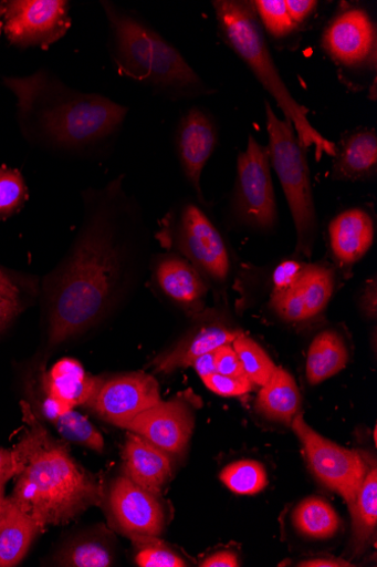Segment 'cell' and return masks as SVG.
Masks as SVG:
<instances>
[{
    "label": "cell",
    "instance_id": "obj_38",
    "mask_svg": "<svg viewBox=\"0 0 377 567\" xmlns=\"http://www.w3.org/2000/svg\"><path fill=\"white\" fill-rule=\"evenodd\" d=\"M287 12L292 21L301 28L318 8L315 0H285Z\"/></svg>",
    "mask_w": 377,
    "mask_h": 567
},
{
    "label": "cell",
    "instance_id": "obj_44",
    "mask_svg": "<svg viewBox=\"0 0 377 567\" xmlns=\"http://www.w3.org/2000/svg\"><path fill=\"white\" fill-rule=\"evenodd\" d=\"M301 567H350L352 563L335 557H316L302 560L297 564Z\"/></svg>",
    "mask_w": 377,
    "mask_h": 567
},
{
    "label": "cell",
    "instance_id": "obj_20",
    "mask_svg": "<svg viewBox=\"0 0 377 567\" xmlns=\"http://www.w3.org/2000/svg\"><path fill=\"white\" fill-rule=\"evenodd\" d=\"M124 462L125 476L155 496L172 476L170 454L132 432L127 435Z\"/></svg>",
    "mask_w": 377,
    "mask_h": 567
},
{
    "label": "cell",
    "instance_id": "obj_7",
    "mask_svg": "<svg viewBox=\"0 0 377 567\" xmlns=\"http://www.w3.org/2000/svg\"><path fill=\"white\" fill-rule=\"evenodd\" d=\"M172 252L185 257L208 285L224 288L233 266L228 239L201 206L181 203L165 218L156 235Z\"/></svg>",
    "mask_w": 377,
    "mask_h": 567
},
{
    "label": "cell",
    "instance_id": "obj_37",
    "mask_svg": "<svg viewBox=\"0 0 377 567\" xmlns=\"http://www.w3.org/2000/svg\"><path fill=\"white\" fill-rule=\"evenodd\" d=\"M305 266L306 264L297 260L281 262L273 272V293L289 290L299 280Z\"/></svg>",
    "mask_w": 377,
    "mask_h": 567
},
{
    "label": "cell",
    "instance_id": "obj_34",
    "mask_svg": "<svg viewBox=\"0 0 377 567\" xmlns=\"http://www.w3.org/2000/svg\"><path fill=\"white\" fill-rule=\"evenodd\" d=\"M28 196V188L21 173L0 167V217L18 213Z\"/></svg>",
    "mask_w": 377,
    "mask_h": 567
},
{
    "label": "cell",
    "instance_id": "obj_40",
    "mask_svg": "<svg viewBox=\"0 0 377 567\" xmlns=\"http://www.w3.org/2000/svg\"><path fill=\"white\" fill-rule=\"evenodd\" d=\"M20 312V301L0 295V332H2L10 322Z\"/></svg>",
    "mask_w": 377,
    "mask_h": 567
},
{
    "label": "cell",
    "instance_id": "obj_9",
    "mask_svg": "<svg viewBox=\"0 0 377 567\" xmlns=\"http://www.w3.org/2000/svg\"><path fill=\"white\" fill-rule=\"evenodd\" d=\"M291 426L304 447L312 473L350 507L368 472L363 453L321 436L305 423L302 414L295 416Z\"/></svg>",
    "mask_w": 377,
    "mask_h": 567
},
{
    "label": "cell",
    "instance_id": "obj_36",
    "mask_svg": "<svg viewBox=\"0 0 377 567\" xmlns=\"http://www.w3.org/2000/svg\"><path fill=\"white\" fill-rule=\"evenodd\" d=\"M231 344H224L213 351L217 373L233 378H247L241 360Z\"/></svg>",
    "mask_w": 377,
    "mask_h": 567
},
{
    "label": "cell",
    "instance_id": "obj_2",
    "mask_svg": "<svg viewBox=\"0 0 377 567\" xmlns=\"http://www.w3.org/2000/svg\"><path fill=\"white\" fill-rule=\"evenodd\" d=\"M18 100L21 132L30 142L64 151L93 146L116 135L129 110L97 93L77 91L40 70L27 78H4Z\"/></svg>",
    "mask_w": 377,
    "mask_h": 567
},
{
    "label": "cell",
    "instance_id": "obj_14",
    "mask_svg": "<svg viewBox=\"0 0 377 567\" xmlns=\"http://www.w3.org/2000/svg\"><path fill=\"white\" fill-rule=\"evenodd\" d=\"M112 517L128 537H158L164 533L166 513L157 496L126 476L118 477L109 493Z\"/></svg>",
    "mask_w": 377,
    "mask_h": 567
},
{
    "label": "cell",
    "instance_id": "obj_27",
    "mask_svg": "<svg viewBox=\"0 0 377 567\" xmlns=\"http://www.w3.org/2000/svg\"><path fill=\"white\" fill-rule=\"evenodd\" d=\"M353 519L355 554H363L375 540L377 526V471H368L349 507Z\"/></svg>",
    "mask_w": 377,
    "mask_h": 567
},
{
    "label": "cell",
    "instance_id": "obj_19",
    "mask_svg": "<svg viewBox=\"0 0 377 567\" xmlns=\"http://www.w3.org/2000/svg\"><path fill=\"white\" fill-rule=\"evenodd\" d=\"M333 259L341 269H350L368 252L375 239V220L363 208L337 215L329 225Z\"/></svg>",
    "mask_w": 377,
    "mask_h": 567
},
{
    "label": "cell",
    "instance_id": "obj_32",
    "mask_svg": "<svg viewBox=\"0 0 377 567\" xmlns=\"http://www.w3.org/2000/svg\"><path fill=\"white\" fill-rule=\"evenodd\" d=\"M113 554L98 540L78 542L65 549L59 557L60 566L107 567L113 565Z\"/></svg>",
    "mask_w": 377,
    "mask_h": 567
},
{
    "label": "cell",
    "instance_id": "obj_17",
    "mask_svg": "<svg viewBox=\"0 0 377 567\" xmlns=\"http://www.w3.org/2000/svg\"><path fill=\"white\" fill-rule=\"evenodd\" d=\"M241 333L219 318L206 315L174 348L155 359V369L157 372L170 374L190 368L197 358L224 344H231Z\"/></svg>",
    "mask_w": 377,
    "mask_h": 567
},
{
    "label": "cell",
    "instance_id": "obj_5",
    "mask_svg": "<svg viewBox=\"0 0 377 567\" xmlns=\"http://www.w3.org/2000/svg\"><path fill=\"white\" fill-rule=\"evenodd\" d=\"M219 35L247 65L261 86L275 100L301 143L314 146L317 157H335L337 145L312 126L307 111L292 95L272 55L265 32L252 2L248 0H212Z\"/></svg>",
    "mask_w": 377,
    "mask_h": 567
},
{
    "label": "cell",
    "instance_id": "obj_13",
    "mask_svg": "<svg viewBox=\"0 0 377 567\" xmlns=\"http://www.w3.org/2000/svg\"><path fill=\"white\" fill-rule=\"evenodd\" d=\"M335 288L336 275L333 268L321 264L306 265L289 290L272 295L271 307L284 322H306L325 311Z\"/></svg>",
    "mask_w": 377,
    "mask_h": 567
},
{
    "label": "cell",
    "instance_id": "obj_6",
    "mask_svg": "<svg viewBox=\"0 0 377 567\" xmlns=\"http://www.w3.org/2000/svg\"><path fill=\"white\" fill-rule=\"evenodd\" d=\"M269 157L283 187L296 230V254L310 257L318 233L306 147L286 120H281L264 100Z\"/></svg>",
    "mask_w": 377,
    "mask_h": 567
},
{
    "label": "cell",
    "instance_id": "obj_47",
    "mask_svg": "<svg viewBox=\"0 0 377 567\" xmlns=\"http://www.w3.org/2000/svg\"><path fill=\"white\" fill-rule=\"evenodd\" d=\"M3 28H4V22H3V2H0V32H2Z\"/></svg>",
    "mask_w": 377,
    "mask_h": 567
},
{
    "label": "cell",
    "instance_id": "obj_4",
    "mask_svg": "<svg viewBox=\"0 0 377 567\" xmlns=\"http://www.w3.org/2000/svg\"><path fill=\"white\" fill-rule=\"evenodd\" d=\"M111 30V55L121 75L168 100H192L217 93L180 51L136 16L101 2Z\"/></svg>",
    "mask_w": 377,
    "mask_h": 567
},
{
    "label": "cell",
    "instance_id": "obj_29",
    "mask_svg": "<svg viewBox=\"0 0 377 567\" xmlns=\"http://www.w3.org/2000/svg\"><path fill=\"white\" fill-rule=\"evenodd\" d=\"M247 378L258 386H263L272 378L277 367L271 357L251 338L241 333L232 342Z\"/></svg>",
    "mask_w": 377,
    "mask_h": 567
},
{
    "label": "cell",
    "instance_id": "obj_45",
    "mask_svg": "<svg viewBox=\"0 0 377 567\" xmlns=\"http://www.w3.org/2000/svg\"><path fill=\"white\" fill-rule=\"evenodd\" d=\"M0 295L13 300H19L20 298V290L18 286L3 269H0Z\"/></svg>",
    "mask_w": 377,
    "mask_h": 567
},
{
    "label": "cell",
    "instance_id": "obj_24",
    "mask_svg": "<svg viewBox=\"0 0 377 567\" xmlns=\"http://www.w3.org/2000/svg\"><path fill=\"white\" fill-rule=\"evenodd\" d=\"M301 403V393L294 378L283 368H277L261 386L254 408L263 419L290 426L300 414Z\"/></svg>",
    "mask_w": 377,
    "mask_h": 567
},
{
    "label": "cell",
    "instance_id": "obj_15",
    "mask_svg": "<svg viewBox=\"0 0 377 567\" xmlns=\"http://www.w3.org/2000/svg\"><path fill=\"white\" fill-rule=\"evenodd\" d=\"M219 142V124L209 112L195 106L182 115L176 131L178 158L188 183L203 204L201 174Z\"/></svg>",
    "mask_w": 377,
    "mask_h": 567
},
{
    "label": "cell",
    "instance_id": "obj_16",
    "mask_svg": "<svg viewBox=\"0 0 377 567\" xmlns=\"http://www.w3.org/2000/svg\"><path fill=\"white\" fill-rule=\"evenodd\" d=\"M193 412L184 398L159 401L143 411L125 430L143 436L169 454H181L193 430Z\"/></svg>",
    "mask_w": 377,
    "mask_h": 567
},
{
    "label": "cell",
    "instance_id": "obj_3",
    "mask_svg": "<svg viewBox=\"0 0 377 567\" xmlns=\"http://www.w3.org/2000/svg\"><path fill=\"white\" fill-rule=\"evenodd\" d=\"M28 430L14 454L17 483L10 496L43 532L66 525L101 502V487L22 403Z\"/></svg>",
    "mask_w": 377,
    "mask_h": 567
},
{
    "label": "cell",
    "instance_id": "obj_42",
    "mask_svg": "<svg viewBox=\"0 0 377 567\" xmlns=\"http://www.w3.org/2000/svg\"><path fill=\"white\" fill-rule=\"evenodd\" d=\"M200 566L202 567H237L238 556L232 551H220L207 557Z\"/></svg>",
    "mask_w": 377,
    "mask_h": 567
},
{
    "label": "cell",
    "instance_id": "obj_12",
    "mask_svg": "<svg viewBox=\"0 0 377 567\" xmlns=\"http://www.w3.org/2000/svg\"><path fill=\"white\" fill-rule=\"evenodd\" d=\"M160 401L157 381L145 373H128L102 380L87 406L106 423L121 429Z\"/></svg>",
    "mask_w": 377,
    "mask_h": 567
},
{
    "label": "cell",
    "instance_id": "obj_23",
    "mask_svg": "<svg viewBox=\"0 0 377 567\" xmlns=\"http://www.w3.org/2000/svg\"><path fill=\"white\" fill-rule=\"evenodd\" d=\"M41 533L36 523L11 497L0 513V567L17 566Z\"/></svg>",
    "mask_w": 377,
    "mask_h": 567
},
{
    "label": "cell",
    "instance_id": "obj_1",
    "mask_svg": "<svg viewBox=\"0 0 377 567\" xmlns=\"http://www.w3.org/2000/svg\"><path fill=\"white\" fill-rule=\"evenodd\" d=\"M84 224L51 285L49 343L56 347L91 327L109 307L123 276L147 250V228L123 178L90 192Z\"/></svg>",
    "mask_w": 377,
    "mask_h": 567
},
{
    "label": "cell",
    "instance_id": "obj_35",
    "mask_svg": "<svg viewBox=\"0 0 377 567\" xmlns=\"http://www.w3.org/2000/svg\"><path fill=\"white\" fill-rule=\"evenodd\" d=\"M208 390L222 396H241L253 390L248 378H233L213 373L201 379Z\"/></svg>",
    "mask_w": 377,
    "mask_h": 567
},
{
    "label": "cell",
    "instance_id": "obj_28",
    "mask_svg": "<svg viewBox=\"0 0 377 567\" xmlns=\"http://www.w3.org/2000/svg\"><path fill=\"white\" fill-rule=\"evenodd\" d=\"M293 524L302 536L325 540L338 533L341 519L336 509L327 501L308 497L294 509Z\"/></svg>",
    "mask_w": 377,
    "mask_h": 567
},
{
    "label": "cell",
    "instance_id": "obj_22",
    "mask_svg": "<svg viewBox=\"0 0 377 567\" xmlns=\"http://www.w3.org/2000/svg\"><path fill=\"white\" fill-rule=\"evenodd\" d=\"M102 379L91 377L75 359H61L45 374V394L60 400L71 408L88 405Z\"/></svg>",
    "mask_w": 377,
    "mask_h": 567
},
{
    "label": "cell",
    "instance_id": "obj_30",
    "mask_svg": "<svg viewBox=\"0 0 377 567\" xmlns=\"http://www.w3.org/2000/svg\"><path fill=\"white\" fill-rule=\"evenodd\" d=\"M224 485L235 494L254 495L268 484L266 474L261 463L241 460L231 463L220 476Z\"/></svg>",
    "mask_w": 377,
    "mask_h": 567
},
{
    "label": "cell",
    "instance_id": "obj_33",
    "mask_svg": "<svg viewBox=\"0 0 377 567\" xmlns=\"http://www.w3.org/2000/svg\"><path fill=\"white\" fill-rule=\"evenodd\" d=\"M137 548L136 564L140 567H185L187 561L157 537L133 538Z\"/></svg>",
    "mask_w": 377,
    "mask_h": 567
},
{
    "label": "cell",
    "instance_id": "obj_41",
    "mask_svg": "<svg viewBox=\"0 0 377 567\" xmlns=\"http://www.w3.org/2000/svg\"><path fill=\"white\" fill-rule=\"evenodd\" d=\"M17 472L14 451L0 446V481H10L15 477Z\"/></svg>",
    "mask_w": 377,
    "mask_h": 567
},
{
    "label": "cell",
    "instance_id": "obj_26",
    "mask_svg": "<svg viewBox=\"0 0 377 567\" xmlns=\"http://www.w3.org/2000/svg\"><path fill=\"white\" fill-rule=\"evenodd\" d=\"M42 414L56 427L64 440L96 452L103 451L104 440L102 434L75 408L46 395L42 402Z\"/></svg>",
    "mask_w": 377,
    "mask_h": 567
},
{
    "label": "cell",
    "instance_id": "obj_39",
    "mask_svg": "<svg viewBox=\"0 0 377 567\" xmlns=\"http://www.w3.org/2000/svg\"><path fill=\"white\" fill-rule=\"evenodd\" d=\"M377 284L376 278L373 279V281H369L365 288L362 291L360 296V308L363 313L368 319H376V312H377Z\"/></svg>",
    "mask_w": 377,
    "mask_h": 567
},
{
    "label": "cell",
    "instance_id": "obj_43",
    "mask_svg": "<svg viewBox=\"0 0 377 567\" xmlns=\"http://www.w3.org/2000/svg\"><path fill=\"white\" fill-rule=\"evenodd\" d=\"M191 367L196 370V372L201 379L213 373H217V367H214L213 351L205 353L197 358Z\"/></svg>",
    "mask_w": 377,
    "mask_h": 567
},
{
    "label": "cell",
    "instance_id": "obj_11",
    "mask_svg": "<svg viewBox=\"0 0 377 567\" xmlns=\"http://www.w3.org/2000/svg\"><path fill=\"white\" fill-rule=\"evenodd\" d=\"M376 25L359 7H343L328 22L321 47L339 66L348 70L376 68Z\"/></svg>",
    "mask_w": 377,
    "mask_h": 567
},
{
    "label": "cell",
    "instance_id": "obj_31",
    "mask_svg": "<svg viewBox=\"0 0 377 567\" xmlns=\"http://www.w3.org/2000/svg\"><path fill=\"white\" fill-rule=\"evenodd\" d=\"M252 4L264 32L274 39H286L300 31L287 12L285 0H254Z\"/></svg>",
    "mask_w": 377,
    "mask_h": 567
},
{
    "label": "cell",
    "instance_id": "obj_21",
    "mask_svg": "<svg viewBox=\"0 0 377 567\" xmlns=\"http://www.w3.org/2000/svg\"><path fill=\"white\" fill-rule=\"evenodd\" d=\"M377 172V135L362 127L346 134L337 146L333 177L342 182L368 181Z\"/></svg>",
    "mask_w": 377,
    "mask_h": 567
},
{
    "label": "cell",
    "instance_id": "obj_8",
    "mask_svg": "<svg viewBox=\"0 0 377 567\" xmlns=\"http://www.w3.org/2000/svg\"><path fill=\"white\" fill-rule=\"evenodd\" d=\"M230 219L234 227L256 234H272L279 225L269 150L251 134L238 157Z\"/></svg>",
    "mask_w": 377,
    "mask_h": 567
},
{
    "label": "cell",
    "instance_id": "obj_25",
    "mask_svg": "<svg viewBox=\"0 0 377 567\" xmlns=\"http://www.w3.org/2000/svg\"><path fill=\"white\" fill-rule=\"evenodd\" d=\"M349 351L344 337L335 330L318 333L306 359V379L317 385L341 373L348 364Z\"/></svg>",
    "mask_w": 377,
    "mask_h": 567
},
{
    "label": "cell",
    "instance_id": "obj_46",
    "mask_svg": "<svg viewBox=\"0 0 377 567\" xmlns=\"http://www.w3.org/2000/svg\"><path fill=\"white\" fill-rule=\"evenodd\" d=\"M9 481H0V513H2L6 504V486Z\"/></svg>",
    "mask_w": 377,
    "mask_h": 567
},
{
    "label": "cell",
    "instance_id": "obj_10",
    "mask_svg": "<svg viewBox=\"0 0 377 567\" xmlns=\"http://www.w3.org/2000/svg\"><path fill=\"white\" fill-rule=\"evenodd\" d=\"M8 40L21 49H46L66 35L72 27L65 0H11L3 2Z\"/></svg>",
    "mask_w": 377,
    "mask_h": 567
},
{
    "label": "cell",
    "instance_id": "obj_18",
    "mask_svg": "<svg viewBox=\"0 0 377 567\" xmlns=\"http://www.w3.org/2000/svg\"><path fill=\"white\" fill-rule=\"evenodd\" d=\"M154 276L160 291L170 300L200 313L209 285L185 257L177 252L159 255Z\"/></svg>",
    "mask_w": 377,
    "mask_h": 567
}]
</instances>
